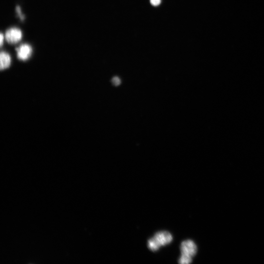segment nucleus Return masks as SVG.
<instances>
[{"mask_svg": "<svg viewBox=\"0 0 264 264\" xmlns=\"http://www.w3.org/2000/svg\"><path fill=\"white\" fill-rule=\"evenodd\" d=\"M5 37L8 43L14 44L21 40L22 33L20 29L17 27H12L6 31Z\"/></svg>", "mask_w": 264, "mask_h": 264, "instance_id": "f257e3e1", "label": "nucleus"}, {"mask_svg": "<svg viewBox=\"0 0 264 264\" xmlns=\"http://www.w3.org/2000/svg\"><path fill=\"white\" fill-rule=\"evenodd\" d=\"M182 254L191 257L194 256L197 253V247L195 242L191 240H186L182 242L180 245Z\"/></svg>", "mask_w": 264, "mask_h": 264, "instance_id": "f03ea898", "label": "nucleus"}, {"mask_svg": "<svg viewBox=\"0 0 264 264\" xmlns=\"http://www.w3.org/2000/svg\"><path fill=\"white\" fill-rule=\"evenodd\" d=\"M16 50L18 59L22 61L27 60L32 52V47L27 44H21L19 47L16 48Z\"/></svg>", "mask_w": 264, "mask_h": 264, "instance_id": "7ed1b4c3", "label": "nucleus"}, {"mask_svg": "<svg viewBox=\"0 0 264 264\" xmlns=\"http://www.w3.org/2000/svg\"><path fill=\"white\" fill-rule=\"evenodd\" d=\"M154 237L160 246L168 244L172 241V235L167 231L158 232L154 235Z\"/></svg>", "mask_w": 264, "mask_h": 264, "instance_id": "20e7f679", "label": "nucleus"}, {"mask_svg": "<svg viewBox=\"0 0 264 264\" xmlns=\"http://www.w3.org/2000/svg\"><path fill=\"white\" fill-rule=\"evenodd\" d=\"M0 59L1 70L9 66L11 64V57L8 53L4 51H1L0 54Z\"/></svg>", "mask_w": 264, "mask_h": 264, "instance_id": "39448f33", "label": "nucleus"}, {"mask_svg": "<svg viewBox=\"0 0 264 264\" xmlns=\"http://www.w3.org/2000/svg\"><path fill=\"white\" fill-rule=\"evenodd\" d=\"M148 246L149 248L152 251H156L161 246L154 237L149 240Z\"/></svg>", "mask_w": 264, "mask_h": 264, "instance_id": "423d86ee", "label": "nucleus"}, {"mask_svg": "<svg viewBox=\"0 0 264 264\" xmlns=\"http://www.w3.org/2000/svg\"><path fill=\"white\" fill-rule=\"evenodd\" d=\"M192 257L182 254L179 259V263L181 264H188L192 262Z\"/></svg>", "mask_w": 264, "mask_h": 264, "instance_id": "0eeeda50", "label": "nucleus"}, {"mask_svg": "<svg viewBox=\"0 0 264 264\" xmlns=\"http://www.w3.org/2000/svg\"><path fill=\"white\" fill-rule=\"evenodd\" d=\"M111 82L113 85L117 86L120 84L121 80L119 77L115 76L112 78Z\"/></svg>", "mask_w": 264, "mask_h": 264, "instance_id": "6e6552de", "label": "nucleus"}, {"mask_svg": "<svg viewBox=\"0 0 264 264\" xmlns=\"http://www.w3.org/2000/svg\"><path fill=\"white\" fill-rule=\"evenodd\" d=\"M16 11H17L19 16L20 17V19L22 20L24 19V16L22 14L20 7L18 5L17 6L16 8Z\"/></svg>", "mask_w": 264, "mask_h": 264, "instance_id": "1a4fd4ad", "label": "nucleus"}, {"mask_svg": "<svg viewBox=\"0 0 264 264\" xmlns=\"http://www.w3.org/2000/svg\"><path fill=\"white\" fill-rule=\"evenodd\" d=\"M161 0H150V3L154 6H157L160 4Z\"/></svg>", "mask_w": 264, "mask_h": 264, "instance_id": "9d476101", "label": "nucleus"}, {"mask_svg": "<svg viewBox=\"0 0 264 264\" xmlns=\"http://www.w3.org/2000/svg\"><path fill=\"white\" fill-rule=\"evenodd\" d=\"M3 35L2 34V33H0V46H1L3 44V39H4V37H3Z\"/></svg>", "mask_w": 264, "mask_h": 264, "instance_id": "9b49d317", "label": "nucleus"}]
</instances>
